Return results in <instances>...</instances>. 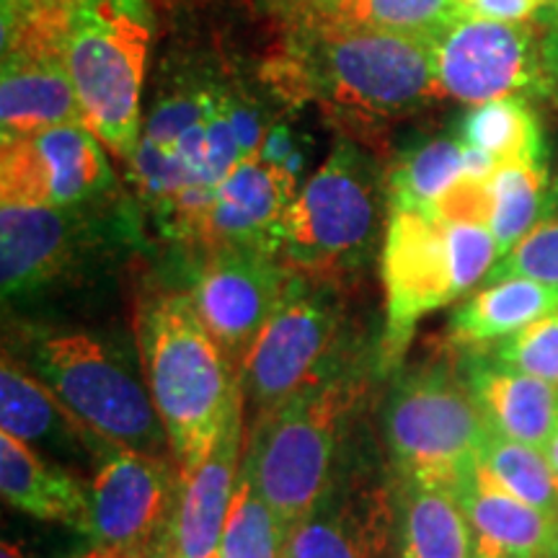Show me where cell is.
I'll return each mask as SVG.
<instances>
[{
  "instance_id": "34",
  "label": "cell",
  "mask_w": 558,
  "mask_h": 558,
  "mask_svg": "<svg viewBox=\"0 0 558 558\" xmlns=\"http://www.w3.org/2000/svg\"><path fill=\"white\" fill-rule=\"evenodd\" d=\"M465 11L494 21H538L548 11L550 0H458Z\"/></svg>"
},
{
  "instance_id": "21",
  "label": "cell",
  "mask_w": 558,
  "mask_h": 558,
  "mask_svg": "<svg viewBox=\"0 0 558 558\" xmlns=\"http://www.w3.org/2000/svg\"><path fill=\"white\" fill-rule=\"evenodd\" d=\"M456 494L476 535L478 554L556 558L558 520L512 497L481 463L460 481Z\"/></svg>"
},
{
  "instance_id": "44",
  "label": "cell",
  "mask_w": 558,
  "mask_h": 558,
  "mask_svg": "<svg viewBox=\"0 0 558 558\" xmlns=\"http://www.w3.org/2000/svg\"><path fill=\"white\" fill-rule=\"evenodd\" d=\"M556 556H558V554H556Z\"/></svg>"
},
{
  "instance_id": "28",
  "label": "cell",
  "mask_w": 558,
  "mask_h": 558,
  "mask_svg": "<svg viewBox=\"0 0 558 558\" xmlns=\"http://www.w3.org/2000/svg\"><path fill=\"white\" fill-rule=\"evenodd\" d=\"M463 145L486 150L499 163H546V145L538 117L525 99H497L476 104L460 117L458 135Z\"/></svg>"
},
{
  "instance_id": "45",
  "label": "cell",
  "mask_w": 558,
  "mask_h": 558,
  "mask_svg": "<svg viewBox=\"0 0 558 558\" xmlns=\"http://www.w3.org/2000/svg\"><path fill=\"white\" fill-rule=\"evenodd\" d=\"M556 558H558V556H556Z\"/></svg>"
},
{
  "instance_id": "6",
  "label": "cell",
  "mask_w": 558,
  "mask_h": 558,
  "mask_svg": "<svg viewBox=\"0 0 558 558\" xmlns=\"http://www.w3.org/2000/svg\"><path fill=\"white\" fill-rule=\"evenodd\" d=\"M362 390L365 383L344 373L256 414L241 473L275 509L288 535L337 476L341 435Z\"/></svg>"
},
{
  "instance_id": "31",
  "label": "cell",
  "mask_w": 558,
  "mask_h": 558,
  "mask_svg": "<svg viewBox=\"0 0 558 558\" xmlns=\"http://www.w3.org/2000/svg\"><path fill=\"white\" fill-rule=\"evenodd\" d=\"M288 530L254 484L241 473L239 492L230 505L218 558H284Z\"/></svg>"
},
{
  "instance_id": "9",
  "label": "cell",
  "mask_w": 558,
  "mask_h": 558,
  "mask_svg": "<svg viewBox=\"0 0 558 558\" xmlns=\"http://www.w3.org/2000/svg\"><path fill=\"white\" fill-rule=\"evenodd\" d=\"M349 318L341 284L292 275L282 303L264 324L239 369L243 399L256 414L344 375Z\"/></svg>"
},
{
  "instance_id": "42",
  "label": "cell",
  "mask_w": 558,
  "mask_h": 558,
  "mask_svg": "<svg viewBox=\"0 0 558 558\" xmlns=\"http://www.w3.org/2000/svg\"><path fill=\"white\" fill-rule=\"evenodd\" d=\"M548 9L554 11V13H558V0H550V5H548Z\"/></svg>"
},
{
  "instance_id": "3",
  "label": "cell",
  "mask_w": 558,
  "mask_h": 558,
  "mask_svg": "<svg viewBox=\"0 0 558 558\" xmlns=\"http://www.w3.org/2000/svg\"><path fill=\"white\" fill-rule=\"evenodd\" d=\"M383 213L388 171L352 137H339L279 222L277 259L303 277L344 284L373 262L386 235Z\"/></svg>"
},
{
  "instance_id": "8",
  "label": "cell",
  "mask_w": 558,
  "mask_h": 558,
  "mask_svg": "<svg viewBox=\"0 0 558 558\" xmlns=\"http://www.w3.org/2000/svg\"><path fill=\"white\" fill-rule=\"evenodd\" d=\"M383 442L399 481L456 488L494 435L463 369L432 362L401 373L380 411Z\"/></svg>"
},
{
  "instance_id": "41",
  "label": "cell",
  "mask_w": 558,
  "mask_h": 558,
  "mask_svg": "<svg viewBox=\"0 0 558 558\" xmlns=\"http://www.w3.org/2000/svg\"><path fill=\"white\" fill-rule=\"evenodd\" d=\"M473 558H507V556H497V554H478V550H476V556H473Z\"/></svg>"
},
{
  "instance_id": "36",
  "label": "cell",
  "mask_w": 558,
  "mask_h": 558,
  "mask_svg": "<svg viewBox=\"0 0 558 558\" xmlns=\"http://www.w3.org/2000/svg\"><path fill=\"white\" fill-rule=\"evenodd\" d=\"M541 24V58L546 73L548 99L558 101V13L546 11L538 19Z\"/></svg>"
},
{
  "instance_id": "19",
  "label": "cell",
  "mask_w": 558,
  "mask_h": 558,
  "mask_svg": "<svg viewBox=\"0 0 558 558\" xmlns=\"http://www.w3.org/2000/svg\"><path fill=\"white\" fill-rule=\"evenodd\" d=\"M295 194V186L264 160L256 156L243 160L218 184L190 248L202 254L209 248L256 246L275 254L279 222Z\"/></svg>"
},
{
  "instance_id": "5",
  "label": "cell",
  "mask_w": 558,
  "mask_h": 558,
  "mask_svg": "<svg viewBox=\"0 0 558 558\" xmlns=\"http://www.w3.org/2000/svg\"><path fill=\"white\" fill-rule=\"evenodd\" d=\"M150 41L148 0H70L62 58L83 122L122 163L135 156L143 132Z\"/></svg>"
},
{
  "instance_id": "15",
  "label": "cell",
  "mask_w": 558,
  "mask_h": 558,
  "mask_svg": "<svg viewBox=\"0 0 558 558\" xmlns=\"http://www.w3.org/2000/svg\"><path fill=\"white\" fill-rule=\"evenodd\" d=\"M94 209L0 202L3 300H32L70 279L96 243Z\"/></svg>"
},
{
  "instance_id": "25",
  "label": "cell",
  "mask_w": 558,
  "mask_h": 558,
  "mask_svg": "<svg viewBox=\"0 0 558 558\" xmlns=\"http://www.w3.org/2000/svg\"><path fill=\"white\" fill-rule=\"evenodd\" d=\"M0 429L26 445L78 442L88 448H94V442L107 445L90 435L65 409V403L9 349L0 365Z\"/></svg>"
},
{
  "instance_id": "2",
  "label": "cell",
  "mask_w": 558,
  "mask_h": 558,
  "mask_svg": "<svg viewBox=\"0 0 558 558\" xmlns=\"http://www.w3.org/2000/svg\"><path fill=\"white\" fill-rule=\"evenodd\" d=\"M137 347L169 452L179 476H186L243 407L239 369L202 324L186 290H160L143 300Z\"/></svg>"
},
{
  "instance_id": "1",
  "label": "cell",
  "mask_w": 558,
  "mask_h": 558,
  "mask_svg": "<svg viewBox=\"0 0 558 558\" xmlns=\"http://www.w3.org/2000/svg\"><path fill=\"white\" fill-rule=\"evenodd\" d=\"M264 86L282 101L316 104L339 122L380 124L442 101L435 45L360 26L282 21Z\"/></svg>"
},
{
  "instance_id": "40",
  "label": "cell",
  "mask_w": 558,
  "mask_h": 558,
  "mask_svg": "<svg viewBox=\"0 0 558 558\" xmlns=\"http://www.w3.org/2000/svg\"><path fill=\"white\" fill-rule=\"evenodd\" d=\"M0 558H26L24 550H21L16 543H3V548H0Z\"/></svg>"
},
{
  "instance_id": "16",
  "label": "cell",
  "mask_w": 558,
  "mask_h": 558,
  "mask_svg": "<svg viewBox=\"0 0 558 558\" xmlns=\"http://www.w3.org/2000/svg\"><path fill=\"white\" fill-rule=\"evenodd\" d=\"M396 541V492L362 473L333 476L290 530L284 558H383Z\"/></svg>"
},
{
  "instance_id": "30",
  "label": "cell",
  "mask_w": 558,
  "mask_h": 558,
  "mask_svg": "<svg viewBox=\"0 0 558 558\" xmlns=\"http://www.w3.org/2000/svg\"><path fill=\"white\" fill-rule=\"evenodd\" d=\"M478 463L507 488L512 497L558 520V473L546 450L499 435L488 437Z\"/></svg>"
},
{
  "instance_id": "27",
  "label": "cell",
  "mask_w": 558,
  "mask_h": 558,
  "mask_svg": "<svg viewBox=\"0 0 558 558\" xmlns=\"http://www.w3.org/2000/svg\"><path fill=\"white\" fill-rule=\"evenodd\" d=\"M463 179L471 177L465 171V145L458 137L422 140L388 169V209H418L429 215Z\"/></svg>"
},
{
  "instance_id": "35",
  "label": "cell",
  "mask_w": 558,
  "mask_h": 558,
  "mask_svg": "<svg viewBox=\"0 0 558 558\" xmlns=\"http://www.w3.org/2000/svg\"><path fill=\"white\" fill-rule=\"evenodd\" d=\"M303 143L295 130H292L290 122L275 120L269 124L267 135H264L259 150H256V158L264 160V163L271 166V169H282L284 160H288L292 153H295L298 145Z\"/></svg>"
},
{
  "instance_id": "32",
  "label": "cell",
  "mask_w": 558,
  "mask_h": 558,
  "mask_svg": "<svg viewBox=\"0 0 558 558\" xmlns=\"http://www.w3.org/2000/svg\"><path fill=\"white\" fill-rule=\"evenodd\" d=\"M507 277H527L558 288V181L550 184L548 205L541 220L527 230L512 251L499 256L484 284L499 282Z\"/></svg>"
},
{
  "instance_id": "17",
  "label": "cell",
  "mask_w": 558,
  "mask_h": 558,
  "mask_svg": "<svg viewBox=\"0 0 558 558\" xmlns=\"http://www.w3.org/2000/svg\"><path fill=\"white\" fill-rule=\"evenodd\" d=\"M243 411H233L213 450L179 476L177 507L153 558H218L230 505L241 484Z\"/></svg>"
},
{
  "instance_id": "33",
  "label": "cell",
  "mask_w": 558,
  "mask_h": 558,
  "mask_svg": "<svg viewBox=\"0 0 558 558\" xmlns=\"http://www.w3.org/2000/svg\"><path fill=\"white\" fill-rule=\"evenodd\" d=\"M501 365L558 388V311L486 349Z\"/></svg>"
},
{
  "instance_id": "18",
  "label": "cell",
  "mask_w": 558,
  "mask_h": 558,
  "mask_svg": "<svg viewBox=\"0 0 558 558\" xmlns=\"http://www.w3.org/2000/svg\"><path fill=\"white\" fill-rule=\"evenodd\" d=\"M73 122H83V109L62 45L45 39L11 45L0 65V137L37 135Z\"/></svg>"
},
{
  "instance_id": "23",
  "label": "cell",
  "mask_w": 558,
  "mask_h": 558,
  "mask_svg": "<svg viewBox=\"0 0 558 558\" xmlns=\"http://www.w3.org/2000/svg\"><path fill=\"white\" fill-rule=\"evenodd\" d=\"M556 311V284L527 277H507L484 284L458 305L450 318V337L460 352L488 349Z\"/></svg>"
},
{
  "instance_id": "43",
  "label": "cell",
  "mask_w": 558,
  "mask_h": 558,
  "mask_svg": "<svg viewBox=\"0 0 558 558\" xmlns=\"http://www.w3.org/2000/svg\"><path fill=\"white\" fill-rule=\"evenodd\" d=\"M34 3H58V0H34Z\"/></svg>"
},
{
  "instance_id": "11",
  "label": "cell",
  "mask_w": 558,
  "mask_h": 558,
  "mask_svg": "<svg viewBox=\"0 0 558 558\" xmlns=\"http://www.w3.org/2000/svg\"><path fill=\"white\" fill-rule=\"evenodd\" d=\"M445 99L476 104L548 99L538 21H494L465 11L435 39Z\"/></svg>"
},
{
  "instance_id": "38",
  "label": "cell",
  "mask_w": 558,
  "mask_h": 558,
  "mask_svg": "<svg viewBox=\"0 0 558 558\" xmlns=\"http://www.w3.org/2000/svg\"><path fill=\"white\" fill-rule=\"evenodd\" d=\"M81 558H140V556H132V554H122V550H114V548H104V546H94L88 550V554H83Z\"/></svg>"
},
{
  "instance_id": "37",
  "label": "cell",
  "mask_w": 558,
  "mask_h": 558,
  "mask_svg": "<svg viewBox=\"0 0 558 558\" xmlns=\"http://www.w3.org/2000/svg\"><path fill=\"white\" fill-rule=\"evenodd\" d=\"M259 3L267 5V9L275 13V16H282V13L300 11V9H311V5L329 3V0H259Z\"/></svg>"
},
{
  "instance_id": "22",
  "label": "cell",
  "mask_w": 558,
  "mask_h": 558,
  "mask_svg": "<svg viewBox=\"0 0 558 558\" xmlns=\"http://www.w3.org/2000/svg\"><path fill=\"white\" fill-rule=\"evenodd\" d=\"M0 492L32 518L88 533V492L81 481L5 432L0 435Z\"/></svg>"
},
{
  "instance_id": "12",
  "label": "cell",
  "mask_w": 558,
  "mask_h": 558,
  "mask_svg": "<svg viewBox=\"0 0 558 558\" xmlns=\"http://www.w3.org/2000/svg\"><path fill=\"white\" fill-rule=\"evenodd\" d=\"M0 140V202L94 209L114 197L107 145L83 122Z\"/></svg>"
},
{
  "instance_id": "26",
  "label": "cell",
  "mask_w": 558,
  "mask_h": 558,
  "mask_svg": "<svg viewBox=\"0 0 558 558\" xmlns=\"http://www.w3.org/2000/svg\"><path fill=\"white\" fill-rule=\"evenodd\" d=\"M465 9L458 0H329V3L311 5L282 13V21H324V24L360 26V29H378L403 37L435 39L442 34Z\"/></svg>"
},
{
  "instance_id": "4",
  "label": "cell",
  "mask_w": 558,
  "mask_h": 558,
  "mask_svg": "<svg viewBox=\"0 0 558 558\" xmlns=\"http://www.w3.org/2000/svg\"><path fill=\"white\" fill-rule=\"evenodd\" d=\"M497 259L499 246L488 226L445 222L418 209H388L380 246L386 290L380 369L399 367L418 320L469 295Z\"/></svg>"
},
{
  "instance_id": "39",
  "label": "cell",
  "mask_w": 558,
  "mask_h": 558,
  "mask_svg": "<svg viewBox=\"0 0 558 558\" xmlns=\"http://www.w3.org/2000/svg\"><path fill=\"white\" fill-rule=\"evenodd\" d=\"M546 456H548V460H550V465H554V471L558 473V427H556V432H554V437L548 439V445L546 448Z\"/></svg>"
},
{
  "instance_id": "24",
  "label": "cell",
  "mask_w": 558,
  "mask_h": 558,
  "mask_svg": "<svg viewBox=\"0 0 558 558\" xmlns=\"http://www.w3.org/2000/svg\"><path fill=\"white\" fill-rule=\"evenodd\" d=\"M399 558H473L476 535L456 488L399 481L396 486Z\"/></svg>"
},
{
  "instance_id": "29",
  "label": "cell",
  "mask_w": 558,
  "mask_h": 558,
  "mask_svg": "<svg viewBox=\"0 0 558 558\" xmlns=\"http://www.w3.org/2000/svg\"><path fill=\"white\" fill-rule=\"evenodd\" d=\"M550 177L546 163H501L494 177L488 179V230L494 233L499 246V256L512 251L525 239L527 230L541 220L548 205Z\"/></svg>"
},
{
  "instance_id": "10",
  "label": "cell",
  "mask_w": 558,
  "mask_h": 558,
  "mask_svg": "<svg viewBox=\"0 0 558 558\" xmlns=\"http://www.w3.org/2000/svg\"><path fill=\"white\" fill-rule=\"evenodd\" d=\"M213 73H181L158 94L143 120L130 177L153 218L190 192H215L207 181V135L213 114Z\"/></svg>"
},
{
  "instance_id": "7",
  "label": "cell",
  "mask_w": 558,
  "mask_h": 558,
  "mask_svg": "<svg viewBox=\"0 0 558 558\" xmlns=\"http://www.w3.org/2000/svg\"><path fill=\"white\" fill-rule=\"evenodd\" d=\"M26 367L101 442L160 456L169 448L150 390L135 378L120 352L88 331L29 329Z\"/></svg>"
},
{
  "instance_id": "14",
  "label": "cell",
  "mask_w": 558,
  "mask_h": 558,
  "mask_svg": "<svg viewBox=\"0 0 558 558\" xmlns=\"http://www.w3.org/2000/svg\"><path fill=\"white\" fill-rule=\"evenodd\" d=\"M179 471L163 456L114 448L88 488V533L96 546L153 558L169 530Z\"/></svg>"
},
{
  "instance_id": "13",
  "label": "cell",
  "mask_w": 558,
  "mask_h": 558,
  "mask_svg": "<svg viewBox=\"0 0 558 558\" xmlns=\"http://www.w3.org/2000/svg\"><path fill=\"white\" fill-rule=\"evenodd\" d=\"M295 271L271 251L256 246H226L202 251L190 292L202 324L241 369L251 344L282 303Z\"/></svg>"
},
{
  "instance_id": "20",
  "label": "cell",
  "mask_w": 558,
  "mask_h": 558,
  "mask_svg": "<svg viewBox=\"0 0 558 558\" xmlns=\"http://www.w3.org/2000/svg\"><path fill=\"white\" fill-rule=\"evenodd\" d=\"M463 354V378L494 435L546 448L558 427V388L501 365L486 349Z\"/></svg>"
}]
</instances>
